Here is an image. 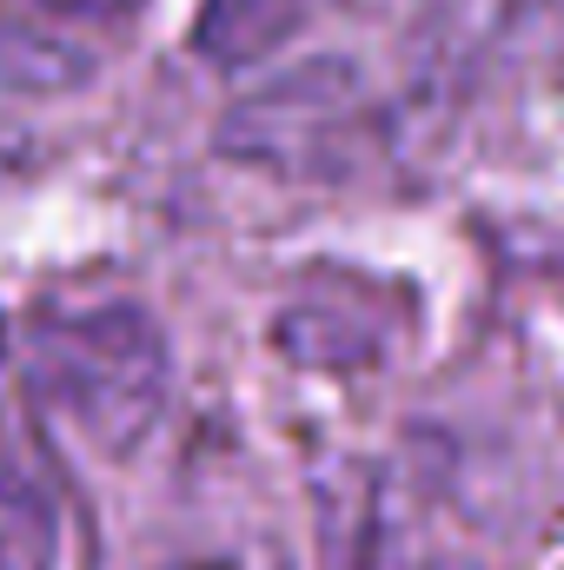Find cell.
<instances>
[{"label":"cell","mask_w":564,"mask_h":570,"mask_svg":"<svg viewBox=\"0 0 564 570\" xmlns=\"http://www.w3.org/2000/svg\"><path fill=\"white\" fill-rule=\"evenodd\" d=\"M146 0H0V80L7 87H80L107 40H120Z\"/></svg>","instance_id":"cell-3"},{"label":"cell","mask_w":564,"mask_h":570,"mask_svg":"<svg viewBox=\"0 0 564 570\" xmlns=\"http://www.w3.org/2000/svg\"><path fill=\"white\" fill-rule=\"evenodd\" d=\"M166 332L140 305H80L33 338V392L94 458H134L166 412Z\"/></svg>","instance_id":"cell-1"},{"label":"cell","mask_w":564,"mask_h":570,"mask_svg":"<svg viewBox=\"0 0 564 570\" xmlns=\"http://www.w3.org/2000/svg\"><path fill=\"white\" fill-rule=\"evenodd\" d=\"M193 570H226V564H193Z\"/></svg>","instance_id":"cell-6"},{"label":"cell","mask_w":564,"mask_h":570,"mask_svg":"<svg viewBox=\"0 0 564 570\" xmlns=\"http://www.w3.org/2000/svg\"><path fill=\"white\" fill-rule=\"evenodd\" d=\"M0 570H60V511L40 478L0 458Z\"/></svg>","instance_id":"cell-4"},{"label":"cell","mask_w":564,"mask_h":570,"mask_svg":"<svg viewBox=\"0 0 564 570\" xmlns=\"http://www.w3.org/2000/svg\"><path fill=\"white\" fill-rule=\"evenodd\" d=\"M0 352H7V325H0Z\"/></svg>","instance_id":"cell-7"},{"label":"cell","mask_w":564,"mask_h":570,"mask_svg":"<svg viewBox=\"0 0 564 570\" xmlns=\"http://www.w3.org/2000/svg\"><path fill=\"white\" fill-rule=\"evenodd\" d=\"M292 27V0H206V27L200 40L220 53V60H246L260 53L273 33Z\"/></svg>","instance_id":"cell-5"},{"label":"cell","mask_w":564,"mask_h":570,"mask_svg":"<svg viewBox=\"0 0 564 570\" xmlns=\"http://www.w3.org/2000/svg\"><path fill=\"white\" fill-rule=\"evenodd\" d=\"M366 127H372L366 80L346 60H312L260 87L253 100H240L220 127V153L292 179H325L352 166Z\"/></svg>","instance_id":"cell-2"}]
</instances>
